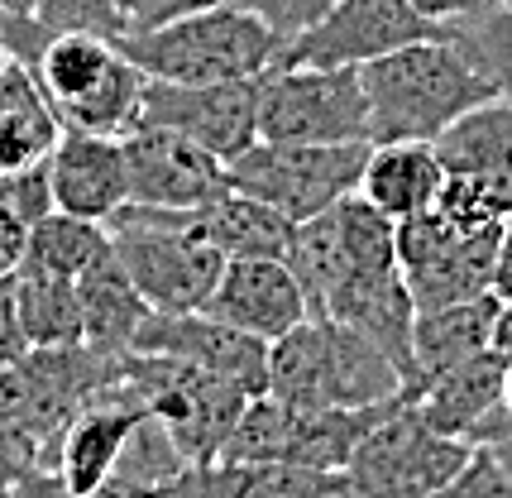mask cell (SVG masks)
<instances>
[{
	"label": "cell",
	"mask_w": 512,
	"mask_h": 498,
	"mask_svg": "<svg viewBox=\"0 0 512 498\" xmlns=\"http://www.w3.org/2000/svg\"><path fill=\"white\" fill-rule=\"evenodd\" d=\"M493 293L508 302L512 297V216L503 221V235H498V259H493Z\"/></svg>",
	"instance_id": "37"
},
{
	"label": "cell",
	"mask_w": 512,
	"mask_h": 498,
	"mask_svg": "<svg viewBox=\"0 0 512 498\" xmlns=\"http://www.w3.org/2000/svg\"><path fill=\"white\" fill-rule=\"evenodd\" d=\"M450 34V24L417 15L407 0H331L297 39L278 48V68H364L379 53Z\"/></svg>",
	"instance_id": "11"
},
{
	"label": "cell",
	"mask_w": 512,
	"mask_h": 498,
	"mask_svg": "<svg viewBox=\"0 0 512 498\" xmlns=\"http://www.w3.org/2000/svg\"><path fill=\"white\" fill-rule=\"evenodd\" d=\"M34 20L53 34H96L106 44L130 34V20L115 10V0H34Z\"/></svg>",
	"instance_id": "29"
},
{
	"label": "cell",
	"mask_w": 512,
	"mask_h": 498,
	"mask_svg": "<svg viewBox=\"0 0 512 498\" xmlns=\"http://www.w3.org/2000/svg\"><path fill=\"white\" fill-rule=\"evenodd\" d=\"M29 350L20 326V307H15V278H0V369L15 364Z\"/></svg>",
	"instance_id": "33"
},
{
	"label": "cell",
	"mask_w": 512,
	"mask_h": 498,
	"mask_svg": "<svg viewBox=\"0 0 512 498\" xmlns=\"http://www.w3.org/2000/svg\"><path fill=\"white\" fill-rule=\"evenodd\" d=\"M503 403H508V412H512V355H508V379H503Z\"/></svg>",
	"instance_id": "41"
},
{
	"label": "cell",
	"mask_w": 512,
	"mask_h": 498,
	"mask_svg": "<svg viewBox=\"0 0 512 498\" xmlns=\"http://www.w3.org/2000/svg\"><path fill=\"white\" fill-rule=\"evenodd\" d=\"M48 182H53V206L67 216L87 221H111L130 202V173H125V149L115 135H87V130H63L53 154H48Z\"/></svg>",
	"instance_id": "17"
},
{
	"label": "cell",
	"mask_w": 512,
	"mask_h": 498,
	"mask_svg": "<svg viewBox=\"0 0 512 498\" xmlns=\"http://www.w3.org/2000/svg\"><path fill=\"white\" fill-rule=\"evenodd\" d=\"M431 144H436V159L446 173L479 182L512 216V101L493 96L484 106H474Z\"/></svg>",
	"instance_id": "19"
},
{
	"label": "cell",
	"mask_w": 512,
	"mask_h": 498,
	"mask_svg": "<svg viewBox=\"0 0 512 498\" xmlns=\"http://www.w3.org/2000/svg\"><path fill=\"white\" fill-rule=\"evenodd\" d=\"M120 384L130 388L144 408L168 427L173 446L187 465L216 460L235 417L245 412L249 393L206 374L197 364L173 360V355H149V350H125L120 355Z\"/></svg>",
	"instance_id": "7"
},
{
	"label": "cell",
	"mask_w": 512,
	"mask_h": 498,
	"mask_svg": "<svg viewBox=\"0 0 512 498\" xmlns=\"http://www.w3.org/2000/svg\"><path fill=\"white\" fill-rule=\"evenodd\" d=\"M345 494V475L312 470L297 460H206L182 465V475L163 498H335Z\"/></svg>",
	"instance_id": "18"
},
{
	"label": "cell",
	"mask_w": 512,
	"mask_h": 498,
	"mask_svg": "<svg viewBox=\"0 0 512 498\" xmlns=\"http://www.w3.org/2000/svg\"><path fill=\"white\" fill-rule=\"evenodd\" d=\"M106 235L154 312H201L225 269V254L187 226V211L125 202L106 221Z\"/></svg>",
	"instance_id": "6"
},
{
	"label": "cell",
	"mask_w": 512,
	"mask_h": 498,
	"mask_svg": "<svg viewBox=\"0 0 512 498\" xmlns=\"http://www.w3.org/2000/svg\"><path fill=\"white\" fill-rule=\"evenodd\" d=\"M369 139H345V144H278V139H254L240 159L230 163V187L249 192L292 226L316 211L335 206L340 197L359 192V173L369 159Z\"/></svg>",
	"instance_id": "9"
},
{
	"label": "cell",
	"mask_w": 512,
	"mask_h": 498,
	"mask_svg": "<svg viewBox=\"0 0 512 498\" xmlns=\"http://www.w3.org/2000/svg\"><path fill=\"white\" fill-rule=\"evenodd\" d=\"M446 168L436 159L431 139H393V144H374L364 173H359V197L374 202L388 221H407L441 197Z\"/></svg>",
	"instance_id": "21"
},
{
	"label": "cell",
	"mask_w": 512,
	"mask_h": 498,
	"mask_svg": "<svg viewBox=\"0 0 512 498\" xmlns=\"http://www.w3.org/2000/svg\"><path fill=\"white\" fill-rule=\"evenodd\" d=\"M259 139L345 144L369 139V96L359 68H273L259 72Z\"/></svg>",
	"instance_id": "10"
},
{
	"label": "cell",
	"mask_w": 512,
	"mask_h": 498,
	"mask_svg": "<svg viewBox=\"0 0 512 498\" xmlns=\"http://www.w3.org/2000/svg\"><path fill=\"white\" fill-rule=\"evenodd\" d=\"M503 379H508V355L489 345L484 355L455 364L446 374L412 388V408L422 412L426 427L446 431L469 446H493L512 436V412L503 403Z\"/></svg>",
	"instance_id": "14"
},
{
	"label": "cell",
	"mask_w": 512,
	"mask_h": 498,
	"mask_svg": "<svg viewBox=\"0 0 512 498\" xmlns=\"http://www.w3.org/2000/svg\"><path fill=\"white\" fill-rule=\"evenodd\" d=\"M292 408H369L407 393L402 369L345 321L307 317L268 345V388Z\"/></svg>",
	"instance_id": "2"
},
{
	"label": "cell",
	"mask_w": 512,
	"mask_h": 498,
	"mask_svg": "<svg viewBox=\"0 0 512 498\" xmlns=\"http://www.w3.org/2000/svg\"><path fill=\"white\" fill-rule=\"evenodd\" d=\"M77 297H82V340L101 350H134L139 326L154 312L130 283L125 264L115 259V249H106L96 264L77 273Z\"/></svg>",
	"instance_id": "24"
},
{
	"label": "cell",
	"mask_w": 512,
	"mask_h": 498,
	"mask_svg": "<svg viewBox=\"0 0 512 498\" xmlns=\"http://www.w3.org/2000/svg\"><path fill=\"white\" fill-rule=\"evenodd\" d=\"M187 226L197 230L211 249H221L225 259H249V254H288L292 221L278 216L273 206H264L249 192H225L216 202L187 206Z\"/></svg>",
	"instance_id": "25"
},
{
	"label": "cell",
	"mask_w": 512,
	"mask_h": 498,
	"mask_svg": "<svg viewBox=\"0 0 512 498\" xmlns=\"http://www.w3.org/2000/svg\"><path fill=\"white\" fill-rule=\"evenodd\" d=\"M15 307H20L24 340L34 350L44 345H77L82 340V297L72 278L53 273H15Z\"/></svg>",
	"instance_id": "27"
},
{
	"label": "cell",
	"mask_w": 512,
	"mask_h": 498,
	"mask_svg": "<svg viewBox=\"0 0 512 498\" xmlns=\"http://www.w3.org/2000/svg\"><path fill=\"white\" fill-rule=\"evenodd\" d=\"M0 498H39V494H29L24 484H15V489H0Z\"/></svg>",
	"instance_id": "42"
},
{
	"label": "cell",
	"mask_w": 512,
	"mask_h": 498,
	"mask_svg": "<svg viewBox=\"0 0 512 498\" xmlns=\"http://www.w3.org/2000/svg\"><path fill=\"white\" fill-rule=\"evenodd\" d=\"M58 135H63V120L48 106L34 72L15 58H5L0 63V173L44 163Z\"/></svg>",
	"instance_id": "23"
},
{
	"label": "cell",
	"mask_w": 512,
	"mask_h": 498,
	"mask_svg": "<svg viewBox=\"0 0 512 498\" xmlns=\"http://www.w3.org/2000/svg\"><path fill=\"white\" fill-rule=\"evenodd\" d=\"M0 10H10V15H34V0H0Z\"/></svg>",
	"instance_id": "40"
},
{
	"label": "cell",
	"mask_w": 512,
	"mask_h": 498,
	"mask_svg": "<svg viewBox=\"0 0 512 498\" xmlns=\"http://www.w3.org/2000/svg\"><path fill=\"white\" fill-rule=\"evenodd\" d=\"M111 249V235L101 221H87V216H67V211H48L29 226V245H24V273H53V278H72L96 264L101 254ZM15 269V273H20Z\"/></svg>",
	"instance_id": "26"
},
{
	"label": "cell",
	"mask_w": 512,
	"mask_h": 498,
	"mask_svg": "<svg viewBox=\"0 0 512 498\" xmlns=\"http://www.w3.org/2000/svg\"><path fill=\"white\" fill-rule=\"evenodd\" d=\"M120 53L154 82H235L273 68L283 39L245 5L225 0L163 24H144L120 39Z\"/></svg>",
	"instance_id": "3"
},
{
	"label": "cell",
	"mask_w": 512,
	"mask_h": 498,
	"mask_svg": "<svg viewBox=\"0 0 512 498\" xmlns=\"http://www.w3.org/2000/svg\"><path fill=\"white\" fill-rule=\"evenodd\" d=\"M206 5H225V0H154L144 24H163V20H178V15H192V10H206ZM139 24V29H144Z\"/></svg>",
	"instance_id": "38"
},
{
	"label": "cell",
	"mask_w": 512,
	"mask_h": 498,
	"mask_svg": "<svg viewBox=\"0 0 512 498\" xmlns=\"http://www.w3.org/2000/svg\"><path fill=\"white\" fill-rule=\"evenodd\" d=\"M134 350H149V355H173L216 374L225 384L245 388L249 398L268 388V345L264 340L245 336L225 321L206 317V312H149Z\"/></svg>",
	"instance_id": "15"
},
{
	"label": "cell",
	"mask_w": 512,
	"mask_h": 498,
	"mask_svg": "<svg viewBox=\"0 0 512 498\" xmlns=\"http://www.w3.org/2000/svg\"><path fill=\"white\" fill-rule=\"evenodd\" d=\"M498 235H503V221L479 226V230H465L460 240H450V245L441 249V254H431L426 264L402 269L407 293H412V307L426 312V307H446V302H465V297L493 293Z\"/></svg>",
	"instance_id": "22"
},
{
	"label": "cell",
	"mask_w": 512,
	"mask_h": 498,
	"mask_svg": "<svg viewBox=\"0 0 512 498\" xmlns=\"http://www.w3.org/2000/svg\"><path fill=\"white\" fill-rule=\"evenodd\" d=\"M498 307H503V297L484 293V297H465V302H446V307L417 312L412 317V369H417L412 388L455 369V364L474 360V355H484L493 345Z\"/></svg>",
	"instance_id": "20"
},
{
	"label": "cell",
	"mask_w": 512,
	"mask_h": 498,
	"mask_svg": "<svg viewBox=\"0 0 512 498\" xmlns=\"http://www.w3.org/2000/svg\"><path fill=\"white\" fill-rule=\"evenodd\" d=\"M431 498H512V475L489 446H474L465 470L450 479L446 489H436Z\"/></svg>",
	"instance_id": "30"
},
{
	"label": "cell",
	"mask_w": 512,
	"mask_h": 498,
	"mask_svg": "<svg viewBox=\"0 0 512 498\" xmlns=\"http://www.w3.org/2000/svg\"><path fill=\"white\" fill-rule=\"evenodd\" d=\"M144 125H168L178 135L197 139L216 159L235 163L249 144L259 139V77H235V82H154L144 77V101H139Z\"/></svg>",
	"instance_id": "12"
},
{
	"label": "cell",
	"mask_w": 512,
	"mask_h": 498,
	"mask_svg": "<svg viewBox=\"0 0 512 498\" xmlns=\"http://www.w3.org/2000/svg\"><path fill=\"white\" fill-rule=\"evenodd\" d=\"M24 68L44 87L48 106L63 120V130L120 139L139 125L144 72L96 34H53L48 29V39Z\"/></svg>",
	"instance_id": "5"
},
{
	"label": "cell",
	"mask_w": 512,
	"mask_h": 498,
	"mask_svg": "<svg viewBox=\"0 0 512 498\" xmlns=\"http://www.w3.org/2000/svg\"><path fill=\"white\" fill-rule=\"evenodd\" d=\"M407 5L436 24H460V20H469V15H484L493 0H407Z\"/></svg>",
	"instance_id": "36"
},
{
	"label": "cell",
	"mask_w": 512,
	"mask_h": 498,
	"mask_svg": "<svg viewBox=\"0 0 512 498\" xmlns=\"http://www.w3.org/2000/svg\"><path fill=\"white\" fill-rule=\"evenodd\" d=\"M0 206H10L15 216H24L29 226L53 211V182H48V159L15 168V173H0Z\"/></svg>",
	"instance_id": "31"
},
{
	"label": "cell",
	"mask_w": 512,
	"mask_h": 498,
	"mask_svg": "<svg viewBox=\"0 0 512 498\" xmlns=\"http://www.w3.org/2000/svg\"><path fill=\"white\" fill-rule=\"evenodd\" d=\"M24 245H29V221L0 206V278H15V269L24 264Z\"/></svg>",
	"instance_id": "35"
},
{
	"label": "cell",
	"mask_w": 512,
	"mask_h": 498,
	"mask_svg": "<svg viewBox=\"0 0 512 498\" xmlns=\"http://www.w3.org/2000/svg\"><path fill=\"white\" fill-rule=\"evenodd\" d=\"M39 470V460H34V451L24 446L15 431L0 422V489H15V484H24V479Z\"/></svg>",
	"instance_id": "34"
},
{
	"label": "cell",
	"mask_w": 512,
	"mask_h": 498,
	"mask_svg": "<svg viewBox=\"0 0 512 498\" xmlns=\"http://www.w3.org/2000/svg\"><path fill=\"white\" fill-rule=\"evenodd\" d=\"M235 5H245L249 15H259V20L288 44V39H297L331 0H235Z\"/></svg>",
	"instance_id": "32"
},
{
	"label": "cell",
	"mask_w": 512,
	"mask_h": 498,
	"mask_svg": "<svg viewBox=\"0 0 512 498\" xmlns=\"http://www.w3.org/2000/svg\"><path fill=\"white\" fill-rule=\"evenodd\" d=\"M369 96V144L436 139L465 111L493 101L489 77L469 63L450 34L412 39L359 68Z\"/></svg>",
	"instance_id": "1"
},
{
	"label": "cell",
	"mask_w": 512,
	"mask_h": 498,
	"mask_svg": "<svg viewBox=\"0 0 512 498\" xmlns=\"http://www.w3.org/2000/svg\"><path fill=\"white\" fill-rule=\"evenodd\" d=\"M469 455H474L469 441L426 427L407 393L388 417L364 431L340 475L355 498H431L465 470Z\"/></svg>",
	"instance_id": "8"
},
{
	"label": "cell",
	"mask_w": 512,
	"mask_h": 498,
	"mask_svg": "<svg viewBox=\"0 0 512 498\" xmlns=\"http://www.w3.org/2000/svg\"><path fill=\"white\" fill-rule=\"evenodd\" d=\"M0 63H5V48H0Z\"/></svg>",
	"instance_id": "45"
},
{
	"label": "cell",
	"mask_w": 512,
	"mask_h": 498,
	"mask_svg": "<svg viewBox=\"0 0 512 498\" xmlns=\"http://www.w3.org/2000/svg\"><path fill=\"white\" fill-rule=\"evenodd\" d=\"M120 384V350H101L91 340L24 350L0 369V422L20 436L39 460V475L53 470L63 431L72 417Z\"/></svg>",
	"instance_id": "4"
},
{
	"label": "cell",
	"mask_w": 512,
	"mask_h": 498,
	"mask_svg": "<svg viewBox=\"0 0 512 498\" xmlns=\"http://www.w3.org/2000/svg\"><path fill=\"white\" fill-rule=\"evenodd\" d=\"M335 498H355V494H350V489H345V494H335Z\"/></svg>",
	"instance_id": "43"
},
{
	"label": "cell",
	"mask_w": 512,
	"mask_h": 498,
	"mask_svg": "<svg viewBox=\"0 0 512 498\" xmlns=\"http://www.w3.org/2000/svg\"><path fill=\"white\" fill-rule=\"evenodd\" d=\"M498 5H508V10H512V0H498Z\"/></svg>",
	"instance_id": "44"
},
{
	"label": "cell",
	"mask_w": 512,
	"mask_h": 498,
	"mask_svg": "<svg viewBox=\"0 0 512 498\" xmlns=\"http://www.w3.org/2000/svg\"><path fill=\"white\" fill-rule=\"evenodd\" d=\"M450 39L460 44L474 68L489 77L493 96L512 101V10L493 0L484 15H469V20L450 24Z\"/></svg>",
	"instance_id": "28"
},
{
	"label": "cell",
	"mask_w": 512,
	"mask_h": 498,
	"mask_svg": "<svg viewBox=\"0 0 512 498\" xmlns=\"http://www.w3.org/2000/svg\"><path fill=\"white\" fill-rule=\"evenodd\" d=\"M149 5H154V0H115V10H120V15L130 20V29H139V24H144Z\"/></svg>",
	"instance_id": "39"
},
{
	"label": "cell",
	"mask_w": 512,
	"mask_h": 498,
	"mask_svg": "<svg viewBox=\"0 0 512 498\" xmlns=\"http://www.w3.org/2000/svg\"><path fill=\"white\" fill-rule=\"evenodd\" d=\"M201 312L273 345L307 317V297H302V283L292 278L288 259L249 254V259H225L221 278H216V288H211Z\"/></svg>",
	"instance_id": "16"
},
{
	"label": "cell",
	"mask_w": 512,
	"mask_h": 498,
	"mask_svg": "<svg viewBox=\"0 0 512 498\" xmlns=\"http://www.w3.org/2000/svg\"><path fill=\"white\" fill-rule=\"evenodd\" d=\"M120 149H125V173H130V202L139 206L187 211V206L216 202L230 192V163L168 125L139 120L130 135H120Z\"/></svg>",
	"instance_id": "13"
}]
</instances>
